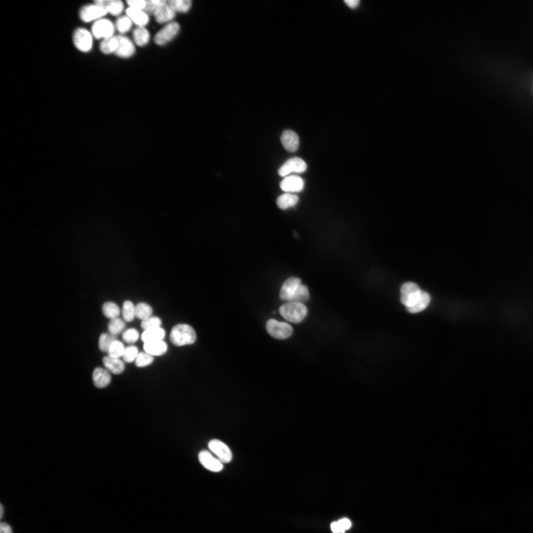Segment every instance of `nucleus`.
<instances>
[{
	"label": "nucleus",
	"mask_w": 533,
	"mask_h": 533,
	"mask_svg": "<svg viewBox=\"0 0 533 533\" xmlns=\"http://www.w3.org/2000/svg\"><path fill=\"white\" fill-rule=\"evenodd\" d=\"M171 343L176 346L193 344L196 340V333L192 327L186 324L174 326L170 334Z\"/></svg>",
	"instance_id": "1"
},
{
	"label": "nucleus",
	"mask_w": 533,
	"mask_h": 533,
	"mask_svg": "<svg viewBox=\"0 0 533 533\" xmlns=\"http://www.w3.org/2000/svg\"><path fill=\"white\" fill-rule=\"evenodd\" d=\"M279 312L287 321L294 324L301 322L307 314L306 306L302 303L288 302L283 305Z\"/></svg>",
	"instance_id": "2"
},
{
	"label": "nucleus",
	"mask_w": 533,
	"mask_h": 533,
	"mask_svg": "<svg viewBox=\"0 0 533 533\" xmlns=\"http://www.w3.org/2000/svg\"><path fill=\"white\" fill-rule=\"evenodd\" d=\"M72 41L75 48L83 53H88L93 49V36L84 28H78L73 33Z\"/></svg>",
	"instance_id": "3"
},
{
	"label": "nucleus",
	"mask_w": 533,
	"mask_h": 533,
	"mask_svg": "<svg viewBox=\"0 0 533 533\" xmlns=\"http://www.w3.org/2000/svg\"><path fill=\"white\" fill-rule=\"evenodd\" d=\"M400 293L401 303L406 308H409L414 306L418 301L422 291L416 284L409 282L402 286Z\"/></svg>",
	"instance_id": "4"
},
{
	"label": "nucleus",
	"mask_w": 533,
	"mask_h": 533,
	"mask_svg": "<svg viewBox=\"0 0 533 533\" xmlns=\"http://www.w3.org/2000/svg\"><path fill=\"white\" fill-rule=\"evenodd\" d=\"M266 330L273 337L283 340L290 337L293 333L292 327L288 323L270 319L266 323Z\"/></svg>",
	"instance_id": "5"
},
{
	"label": "nucleus",
	"mask_w": 533,
	"mask_h": 533,
	"mask_svg": "<svg viewBox=\"0 0 533 533\" xmlns=\"http://www.w3.org/2000/svg\"><path fill=\"white\" fill-rule=\"evenodd\" d=\"M115 26L106 19H101L94 23L92 27V34L97 39H106L114 35Z\"/></svg>",
	"instance_id": "6"
},
{
	"label": "nucleus",
	"mask_w": 533,
	"mask_h": 533,
	"mask_svg": "<svg viewBox=\"0 0 533 533\" xmlns=\"http://www.w3.org/2000/svg\"><path fill=\"white\" fill-rule=\"evenodd\" d=\"M107 14L104 8L94 3L83 6L80 10L79 17L82 22L89 23L102 19Z\"/></svg>",
	"instance_id": "7"
},
{
	"label": "nucleus",
	"mask_w": 533,
	"mask_h": 533,
	"mask_svg": "<svg viewBox=\"0 0 533 533\" xmlns=\"http://www.w3.org/2000/svg\"><path fill=\"white\" fill-rule=\"evenodd\" d=\"M179 31V24L176 22H171L157 33L154 38L155 42L160 46L166 45L177 35Z\"/></svg>",
	"instance_id": "8"
},
{
	"label": "nucleus",
	"mask_w": 533,
	"mask_h": 533,
	"mask_svg": "<svg viewBox=\"0 0 533 533\" xmlns=\"http://www.w3.org/2000/svg\"><path fill=\"white\" fill-rule=\"evenodd\" d=\"M307 168L305 162L301 158L296 157L286 161L279 169V174L285 177L292 172L303 173Z\"/></svg>",
	"instance_id": "9"
},
{
	"label": "nucleus",
	"mask_w": 533,
	"mask_h": 533,
	"mask_svg": "<svg viewBox=\"0 0 533 533\" xmlns=\"http://www.w3.org/2000/svg\"><path fill=\"white\" fill-rule=\"evenodd\" d=\"M208 446L222 463H229L232 461L233 455L230 449L221 441L212 439L209 442Z\"/></svg>",
	"instance_id": "10"
},
{
	"label": "nucleus",
	"mask_w": 533,
	"mask_h": 533,
	"mask_svg": "<svg viewBox=\"0 0 533 533\" xmlns=\"http://www.w3.org/2000/svg\"><path fill=\"white\" fill-rule=\"evenodd\" d=\"M198 457L200 464L205 468L211 471L218 472L221 471L223 468L222 462L207 450L201 451Z\"/></svg>",
	"instance_id": "11"
},
{
	"label": "nucleus",
	"mask_w": 533,
	"mask_h": 533,
	"mask_svg": "<svg viewBox=\"0 0 533 533\" xmlns=\"http://www.w3.org/2000/svg\"><path fill=\"white\" fill-rule=\"evenodd\" d=\"M301 280L299 278L291 277L284 283L280 294V299L286 301L291 302L298 288L301 285Z\"/></svg>",
	"instance_id": "12"
},
{
	"label": "nucleus",
	"mask_w": 533,
	"mask_h": 533,
	"mask_svg": "<svg viewBox=\"0 0 533 533\" xmlns=\"http://www.w3.org/2000/svg\"><path fill=\"white\" fill-rule=\"evenodd\" d=\"M280 187L286 192H300L304 188V181L299 176L292 175L284 179L280 184Z\"/></svg>",
	"instance_id": "13"
},
{
	"label": "nucleus",
	"mask_w": 533,
	"mask_h": 533,
	"mask_svg": "<svg viewBox=\"0 0 533 533\" xmlns=\"http://www.w3.org/2000/svg\"><path fill=\"white\" fill-rule=\"evenodd\" d=\"M117 37L119 45L115 54L122 58H129L133 56L135 52L133 43L125 36L118 35Z\"/></svg>",
	"instance_id": "14"
},
{
	"label": "nucleus",
	"mask_w": 533,
	"mask_h": 533,
	"mask_svg": "<svg viewBox=\"0 0 533 533\" xmlns=\"http://www.w3.org/2000/svg\"><path fill=\"white\" fill-rule=\"evenodd\" d=\"M281 141L284 148L290 152H295L300 146V138L294 131L286 130L281 136Z\"/></svg>",
	"instance_id": "15"
},
{
	"label": "nucleus",
	"mask_w": 533,
	"mask_h": 533,
	"mask_svg": "<svg viewBox=\"0 0 533 533\" xmlns=\"http://www.w3.org/2000/svg\"><path fill=\"white\" fill-rule=\"evenodd\" d=\"M94 3L104 8L107 13L115 16L120 15L124 9L123 3L120 0H98Z\"/></svg>",
	"instance_id": "16"
},
{
	"label": "nucleus",
	"mask_w": 533,
	"mask_h": 533,
	"mask_svg": "<svg viewBox=\"0 0 533 533\" xmlns=\"http://www.w3.org/2000/svg\"><path fill=\"white\" fill-rule=\"evenodd\" d=\"M93 380L95 385L98 388H103L110 383L111 377L109 371L105 368H96L93 373Z\"/></svg>",
	"instance_id": "17"
},
{
	"label": "nucleus",
	"mask_w": 533,
	"mask_h": 533,
	"mask_svg": "<svg viewBox=\"0 0 533 533\" xmlns=\"http://www.w3.org/2000/svg\"><path fill=\"white\" fill-rule=\"evenodd\" d=\"M128 17L138 27H144L149 22L148 14L143 10L129 7L126 11Z\"/></svg>",
	"instance_id": "18"
},
{
	"label": "nucleus",
	"mask_w": 533,
	"mask_h": 533,
	"mask_svg": "<svg viewBox=\"0 0 533 533\" xmlns=\"http://www.w3.org/2000/svg\"><path fill=\"white\" fill-rule=\"evenodd\" d=\"M106 369L114 374H120L125 369V364L122 361L109 356L104 357L102 360Z\"/></svg>",
	"instance_id": "19"
},
{
	"label": "nucleus",
	"mask_w": 533,
	"mask_h": 533,
	"mask_svg": "<svg viewBox=\"0 0 533 533\" xmlns=\"http://www.w3.org/2000/svg\"><path fill=\"white\" fill-rule=\"evenodd\" d=\"M145 352L153 356H159L165 354L167 350L166 342L161 341L145 343L144 345Z\"/></svg>",
	"instance_id": "20"
},
{
	"label": "nucleus",
	"mask_w": 533,
	"mask_h": 533,
	"mask_svg": "<svg viewBox=\"0 0 533 533\" xmlns=\"http://www.w3.org/2000/svg\"><path fill=\"white\" fill-rule=\"evenodd\" d=\"M175 12L167 4L161 8L154 14L156 21L159 24L170 22L175 16Z\"/></svg>",
	"instance_id": "21"
},
{
	"label": "nucleus",
	"mask_w": 533,
	"mask_h": 533,
	"mask_svg": "<svg viewBox=\"0 0 533 533\" xmlns=\"http://www.w3.org/2000/svg\"><path fill=\"white\" fill-rule=\"evenodd\" d=\"M165 336V331L161 328H158L145 331L142 334L141 339L145 343L163 340Z\"/></svg>",
	"instance_id": "22"
},
{
	"label": "nucleus",
	"mask_w": 533,
	"mask_h": 533,
	"mask_svg": "<svg viewBox=\"0 0 533 533\" xmlns=\"http://www.w3.org/2000/svg\"><path fill=\"white\" fill-rule=\"evenodd\" d=\"M299 200L300 198L297 195L286 193L280 196L278 198L277 203L280 208L286 209L295 206L298 204Z\"/></svg>",
	"instance_id": "23"
},
{
	"label": "nucleus",
	"mask_w": 533,
	"mask_h": 533,
	"mask_svg": "<svg viewBox=\"0 0 533 533\" xmlns=\"http://www.w3.org/2000/svg\"><path fill=\"white\" fill-rule=\"evenodd\" d=\"M119 45L117 36H113L110 38L103 40L101 42L100 49V51L105 55H110L116 53Z\"/></svg>",
	"instance_id": "24"
},
{
	"label": "nucleus",
	"mask_w": 533,
	"mask_h": 533,
	"mask_svg": "<svg viewBox=\"0 0 533 533\" xmlns=\"http://www.w3.org/2000/svg\"><path fill=\"white\" fill-rule=\"evenodd\" d=\"M133 34L134 41L138 46L143 47L149 42L150 35L144 27H137L133 31Z\"/></svg>",
	"instance_id": "25"
},
{
	"label": "nucleus",
	"mask_w": 533,
	"mask_h": 533,
	"mask_svg": "<svg viewBox=\"0 0 533 533\" xmlns=\"http://www.w3.org/2000/svg\"><path fill=\"white\" fill-rule=\"evenodd\" d=\"M431 299L429 295L422 291L420 298L417 303L413 307L407 308L409 312L412 314L417 313L425 310L429 305Z\"/></svg>",
	"instance_id": "26"
},
{
	"label": "nucleus",
	"mask_w": 533,
	"mask_h": 533,
	"mask_svg": "<svg viewBox=\"0 0 533 533\" xmlns=\"http://www.w3.org/2000/svg\"><path fill=\"white\" fill-rule=\"evenodd\" d=\"M167 2L175 13H186L190 10L192 5L190 0H171Z\"/></svg>",
	"instance_id": "27"
},
{
	"label": "nucleus",
	"mask_w": 533,
	"mask_h": 533,
	"mask_svg": "<svg viewBox=\"0 0 533 533\" xmlns=\"http://www.w3.org/2000/svg\"><path fill=\"white\" fill-rule=\"evenodd\" d=\"M102 310L104 315L110 319L118 318L121 312L119 306L112 302L104 303Z\"/></svg>",
	"instance_id": "28"
},
{
	"label": "nucleus",
	"mask_w": 533,
	"mask_h": 533,
	"mask_svg": "<svg viewBox=\"0 0 533 533\" xmlns=\"http://www.w3.org/2000/svg\"><path fill=\"white\" fill-rule=\"evenodd\" d=\"M125 327L124 321L118 317L111 319L108 325V330L110 334L116 336L124 331Z\"/></svg>",
	"instance_id": "29"
},
{
	"label": "nucleus",
	"mask_w": 533,
	"mask_h": 533,
	"mask_svg": "<svg viewBox=\"0 0 533 533\" xmlns=\"http://www.w3.org/2000/svg\"><path fill=\"white\" fill-rule=\"evenodd\" d=\"M152 312L151 307L146 303H140L135 306V317L142 321L150 317Z\"/></svg>",
	"instance_id": "30"
},
{
	"label": "nucleus",
	"mask_w": 533,
	"mask_h": 533,
	"mask_svg": "<svg viewBox=\"0 0 533 533\" xmlns=\"http://www.w3.org/2000/svg\"><path fill=\"white\" fill-rule=\"evenodd\" d=\"M117 340V337L110 333H102L99 339V348L103 352H108L112 344Z\"/></svg>",
	"instance_id": "31"
},
{
	"label": "nucleus",
	"mask_w": 533,
	"mask_h": 533,
	"mask_svg": "<svg viewBox=\"0 0 533 533\" xmlns=\"http://www.w3.org/2000/svg\"><path fill=\"white\" fill-rule=\"evenodd\" d=\"M309 299V292L307 287L301 285L290 302L303 303Z\"/></svg>",
	"instance_id": "32"
},
{
	"label": "nucleus",
	"mask_w": 533,
	"mask_h": 533,
	"mask_svg": "<svg viewBox=\"0 0 533 533\" xmlns=\"http://www.w3.org/2000/svg\"><path fill=\"white\" fill-rule=\"evenodd\" d=\"M126 348L124 345L120 341H115L111 345L108 351V356L119 359V358L123 357Z\"/></svg>",
	"instance_id": "33"
},
{
	"label": "nucleus",
	"mask_w": 533,
	"mask_h": 533,
	"mask_svg": "<svg viewBox=\"0 0 533 533\" xmlns=\"http://www.w3.org/2000/svg\"><path fill=\"white\" fill-rule=\"evenodd\" d=\"M123 317L127 322L133 321L135 317V306L130 301H126L123 306Z\"/></svg>",
	"instance_id": "34"
},
{
	"label": "nucleus",
	"mask_w": 533,
	"mask_h": 533,
	"mask_svg": "<svg viewBox=\"0 0 533 533\" xmlns=\"http://www.w3.org/2000/svg\"><path fill=\"white\" fill-rule=\"evenodd\" d=\"M167 4L165 0H150L147 1L146 5L143 10L147 14L154 15L161 8Z\"/></svg>",
	"instance_id": "35"
},
{
	"label": "nucleus",
	"mask_w": 533,
	"mask_h": 533,
	"mask_svg": "<svg viewBox=\"0 0 533 533\" xmlns=\"http://www.w3.org/2000/svg\"><path fill=\"white\" fill-rule=\"evenodd\" d=\"M133 22L128 16L120 17L118 19L116 24V28L118 31L121 34L128 33L133 27Z\"/></svg>",
	"instance_id": "36"
},
{
	"label": "nucleus",
	"mask_w": 533,
	"mask_h": 533,
	"mask_svg": "<svg viewBox=\"0 0 533 533\" xmlns=\"http://www.w3.org/2000/svg\"><path fill=\"white\" fill-rule=\"evenodd\" d=\"M352 524L350 520L347 518H343L337 522H334L331 524L332 531L334 533H344L345 530H348L351 527Z\"/></svg>",
	"instance_id": "37"
},
{
	"label": "nucleus",
	"mask_w": 533,
	"mask_h": 533,
	"mask_svg": "<svg viewBox=\"0 0 533 533\" xmlns=\"http://www.w3.org/2000/svg\"><path fill=\"white\" fill-rule=\"evenodd\" d=\"M153 361L154 357L152 355L146 352H141L135 361V364L137 367H144L151 365Z\"/></svg>",
	"instance_id": "38"
},
{
	"label": "nucleus",
	"mask_w": 533,
	"mask_h": 533,
	"mask_svg": "<svg viewBox=\"0 0 533 533\" xmlns=\"http://www.w3.org/2000/svg\"><path fill=\"white\" fill-rule=\"evenodd\" d=\"M162 325L161 320L156 317H150L143 321L141 324V328L145 331L160 328Z\"/></svg>",
	"instance_id": "39"
},
{
	"label": "nucleus",
	"mask_w": 533,
	"mask_h": 533,
	"mask_svg": "<svg viewBox=\"0 0 533 533\" xmlns=\"http://www.w3.org/2000/svg\"><path fill=\"white\" fill-rule=\"evenodd\" d=\"M139 354L136 346H130L126 348L123 358L126 363H131L136 360Z\"/></svg>",
	"instance_id": "40"
},
{
	"label": "nucleus",
	"mask_w": 533,
	"mask_h": 533,
	"mask_svg": "<svg viewBox=\"0 0 533 533\" xmlns=\"http://www.w3.org/2000/svg\"><path fill=\"white\" fill-rule=\"evenodd\" d=\"M139 336V333L136 330L130 329L123 333L122 338L125 342L129 344H133L138 340Z\"/></svg>",
	"instance_id": "41"
},
{
	"label": "nucleus",
	"mask_w": 533,
	"mask_h": 533,
	"mask_svg": "<svg viewBox=\"0 0 533 533\" xmlns=\"http://www.w3.org/2000/svg\"><path fill=\"white\" fill-rule=\"evenodd\" d=\"M127 3L130 8L143 10L146 5L147 1L144 0H130Z\"/></svg>",
	"instance_id": "42"
},
{
	"label": "nucleus",
	"mask_w": 533,
	"mask_h": 533,
	"mask_svg": "<svg viewBox=\"0 0 533 533\" xmlns=\"http://www.w3.org/2000/svg\"><path fill=\"white\" fill-rule=\"evenodd\" d=\"M0 533H12V529L11 526L6 523L1 522L0 524Z\"/></svg>",
	"instance_id": "43"
},
{
	"label": "nucleus",
	"mask_w": 533,
	"mask_h": 533,
	"mask_svg": "<svg viewBox=\"0 0 533 533\" xmlns=\"http://www.w3.org/2000/svg\"><path fill=\"white\" fill-rule=\"evenodd\" d=\"M344 2L351 9L356 8L360 3L359 0H345Z\"/></svg>",
	"instance_id": "44"
},
{
	"label": "nucleus",
	"mask_w": 533,
	"mask_h": 533,
	"mask_svg": "<svg viewBox=\"0 0 533 533\" xmlns=\"http://www.w3.org/2000/svg\"><path fill=\"white\" fill-rule=\"evenodd\" d=\"M3 513H4V508H3L2 504H1V505H0V518H1V519L2 518V517L3 516Z\"/></svg>",
	"instance_id": "45"
}]
</instances>
